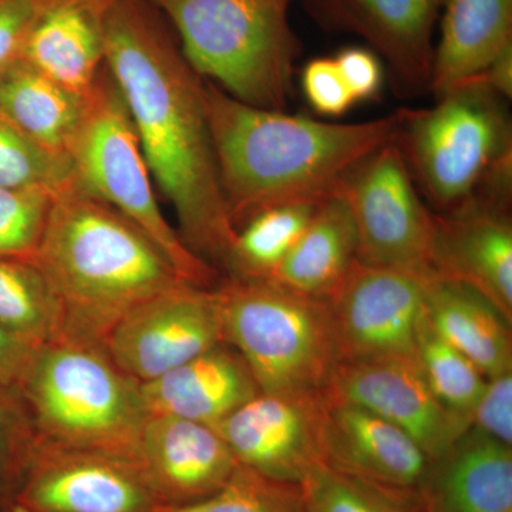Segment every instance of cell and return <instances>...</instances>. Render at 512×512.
Segmentation results:
<instances>
[{
  "mask_svg": "<svg viewBox=\"0 0 512 512\" xmlns=\"http://www.w3.org/2000/svg\"><path fill=\"white\" fill-rule=\"evenodd\" d=\"M357 248L352 212L335 190L320 201L305 231L269 279L326 301L355 265Z\"/></svg>",
  "mask_w": 512,
  "mask_h": 512,
  "instance_id": "obj_24",
  "label": "cell"
},
{
  "mask_svg": "<svg viewBox=\"0 0 512 512\" xmlns=\"http://www.w3.org/2000/svg\"><path fill=\"white\" fill-rule=\"evenodd\" d=\"M440 8L430 82L436 97L476 79L512 45V0H440Z\"/></svg>",
  "mask_w": 512,
  "mask_h": 512,
  "instance_id": "obj_22",
  "label": "cell"
},
{
  "mask_svg": "<svg viewBox=\"0 0 512 512\" xmlns=\"http://www.w3.org/2000/svg\"><path fill=\"white\" fill-rule=\"evenodd\" d=\"M134 458L165 507L211 497L239 467L214 427L174 416H148Z\"/></svg>",
  "mask_w": 512,
  "mask_h": 512,
  "instance_id": "obj_16",
  "label": "cell"
},
{
  "mask_svg": "<svg viewBox=\"0 0 512 512\" xmlns=\"http://www.w3.org/2000/svg\"><path fill=\"white\" fill-rule=\"evenodd\" d=\"M335 62L356 103L379 96L383 84V67L373 50L346 47L335 57Z\"/></svg>",
  "mask_w": 512,
  "mask_h": 512,
  "instance_id": "obj_37",
  "label": "cell"
},
{
  "mask_svg": "<svg viewBox=\"0 0 512 512\" xmlns=\"http://www.w3.org/2000/svg\"><path fill=\"white\" fill-rule=\"evenodd\" d=\"M35 427L19 390L0 386V510L15 501L35 448Z\"/></svg>",
  "mask_w": 512,
  "mask_h": 512,
  "instance_id": "obj_33",
  "label": "cell"
},
{
  "mask_svg": "<svg viewBox=\"0 0 512 512\" xmlns=\"http://www.w3.org/2000/svg\"><path fill=\"white\" fill-rule=\"evenodd\" d=\"M140 387L148 416L181 417L208 426L261 393L245 360L225 342Z\"/></svg>",
  "mask_w": 512,
  "mask_h": 512,
  "instance_id": "obj_19",
  "label": "cell"
},
{
  "mask_svg": "<svg viewBox=\"0 0 512 512\" xmlns=\"http://www.w3.org/2000/svg\"><path fill=\"white\" fill-rule=\"evenodd\" d=\"M70 158L80 187L140 228L185 281L208 289L220 284V271L190 251L160 210L136 128L106 64L83 94Z\"/></svg>",
  "mask_w": 512,
  "mask_h": 512,
  "instance_id": "obj_7",
  "label": "cell"
},
{
  "mask_svg": "<svg viewBox=\"0 0 512 512\" xmlns=\"http://www.w3.org/2000/svg\"><path fill=\"white\" fill-rule=\"evenodd\" d=\"M2 512H26L25 510H22V508H19L18 505H10V507L6 508V510H3Z\"/></svg>",
  "mask_w": 512,
  "mask_h": 512,
  "instance_id": "obj_40",
  "label": "cell"
},
{
  "mask_svg": "<svg viewBox=\"0 0 512 512\" xmlns=\"http://www.w3.org/2000/svg\"><path fill=\"white\" fill-rule=\"evenodd\" d=\"M423 512H424V507H423Z\"/></svg>",
  "mask_w": 512,
  "mask_h": 512,
  "instance_id": "obj_41",
  "label": "cell"
},
{
  "mask_svg": "<svg viewBox=\"0 0 512 512\" xmlns=\"http://www.w3.org/2000/svg\"><path fill=\"white\" fill-rule=\"evenodd\" d=\"M33 262L62 303L63 338L101 348L128 311L190 284L140 228L77 181L55 195Z\"/></svg>",
  "mask_w": 512,
  "mask_h": 512,
  "instance_id": "obj_3",
  "label": "cell"
},
{
  "mask_svg": "<svg viewBox=\"0 0 512 512\" xmlns=\"http://www.w3.org/2000/svg\"><path fill=\"white\" fill-rule=\"evenodd\" d=\"M208 123L229 218L241 228L259 212L320 201L363 158L396 143L412 109L372 121L325 123L259 109L205 80Z\"/></svg>",
  "mask_w": 512,
  "mask_h": 512,
  "instance_id": "obj_2",
  "label": "cell"
},
{
  "mask_svg": "<svg viewBox=\"0 0 512 512\" xmlns=\"http://www.w3.org/2000/svg\"><path fill=\"white\" fill-rule=\"evenodd\" d=\"M336 191L355 221L359 261L431 272L434 212L421 201L397 141L363 158Z\"/></svg>",
  "mask_w": 512,
  "mask_h": 512,
  "instance_id": "obj_9",
  "label": "cell"
},
{
  "mask_svg": "<svg viewBox=\"0 0 512 512\" xmlns=\"http://www.w3.org/2000/svg\"><path fill=\"white\" fill-rule=\"evenodd\" d=\"M299 490L303 512H423L419 491L367 483L323 463L306 474Z\"/></svg>",
  "mask_w": 512,
  "mask_h": 512,
  "instance_id": "obj_28",
  "label": "cell"
},
{
  "mask_svg": "<svg viewBox=\"0 0 512 512\" xmlns=\"http://www.w3.org/2000/svg\"><path fill=\"white\" fill-rule=\"evenodd\" d=\"M424 315L485 379L512 372L511 323L481 293L460 282L434 278Z\"/></svg>",
  "mask_w": 512,
  "mask_h": 512,
  "instance_id": "obj_23",
  "label": "cell"
},
{
  "mask_svg": "<svg viewBox=\"0 0 512 512\" xmlns=\"http://www.w3.org/2000/svg\"><path fill=\"white\" fill-rule=\"evenodd\" d=\"M53 0H0V76L22 59L37 20Z\"/></svg>",
  "mask_w": 512,
  "mask_h": 512,
  "instance_id": "obj_35",
  "label": "cell"
},
{
  "mask_svg": "<svg viewBox=\"0 0 512 512\" xmlns=\"http://www.w3.org/2000/svg\"><path fill=\"white\" fill-rule=\"evenodd\" d=\"M160 512H303L299 485L281 483L241 466L218 493Z\"/></svg>",
  "mask_w": 512,
  "mask_h": 512,
  "instance_id": "obj_31",
  "label": "cell"
},
{
  "mask_svg": "<svg viewBox=\"0 0 512 512\" xmlns=\"http://www.w3.org/2000/svg\"><path fill=\"white\" fill-rule=\"evenodd\" d=\"M177 30L181 52L202 79L242 103L284 111L301 43L292 0H147Z\"/></svg>",
  "mask_w": 512,
  "mask_h": 512,
  "instance_id": "obj_5",
  "label": "cell"
},
{
  "mask_svg": "<svg viewBox=\"0 0 512 512\" xmlns=\"http://www.w3.org/2000/svg\"><path fill=\"white\" fill-rule=\"evenodd\" d=\"M323 394L259 393L215 430L241 466L299 485L322 463Z\"/></svg>",
  "mask_w": 512,
  "mask_h": 512,
  "instance_id": "obj_14",
  "label": "cell"
},
{
  "mask_svg": "<svg viewBox=\"0 0 512 512\" xmlns=\"http://www.w3.org/2000/svg\"><path fill=\"white\" fill-rule=\"evenodd\" d=\"M114 0H53L37 20L22 59L77 94L104 67L106 22Z\"/></svg>",
  "mask_w": 512,
  "mask_h": 512,
  "instance_id": "obj_21",
  "label": "cell"
},
{
  "mask_svg": "<svg viewBox=\"0 0 512 512\" xmlns=\"http://www.w3.org/2000/svg\"><path fill=\"white\" fill-rule=\"evenodd\" d=\"M215 289L224 342L245 360L262 393L325 392L340 363L325 299L271 279L222 276Z\"/></svg>",
  "mask_w": 512,
  "mask_h": 512,
  "instance_id": "obj_6",
  "label": "cell"
},
{
  "mask_svg": "<svg viewBox=\"0 0 512 512\" xmlns=\"http://www.w3.org/2000/svg\"><path fill=\"white\" fill-rule=\"evenodd\" d=\"M476 79L490 87L504 100H510L512 97V45L505 47L503 52L495 57Z\"/></svg>",
  "mask_w": 512,
  "mask_h": 512,
  "instance_id": "obj_39",
  "label": "cell"
},
{
  "mask_svg": "<svg viewBox=\"0 0 512 512\" xmlns=\"http://www.w3.org/2000/svg\"><path fill=\"white\" fill-rule=\"evenodd\" d=\"M503 101L473 79L437 97L431 109L410 111L397 144L414 181L440 212L470 200L491 170L512 157Z\"/></svg>",
  "mask_w": 512,
  "mask_h": 512,
  "instance_id": "obj_8",
  "label": "cell"
},
{
  "mask_svg": "<svg viewBox=\"0 0 512 512\" xmlns=\"http://www.w3.org/2000/svg\"><path fill=\"white\" fill-rule=\"evenodd\" d=\"M36 348L0 326V386L18 389Z\"/></svg>",
  "mask_w": 512,
  "mask_h": 512,
  "instance_id": "obj_38",
  "label": "cell"
},
{
  "mask_svg": "<svg viewBox=\"0 0 512 512\" xmlns=\"http://www.w3.org/2000/svg\"><path fill=\"white\" fill-rule=\"evenodd\" d=\"M510 200L477 191L454 210L434 214L430 268L436 278L481 293L512 323Z\"/></svg>",
  "mask_w": 512,
  "mask_h": 512,
  "instance_id": "obj_15",
  "label": "cell"
},
{
  "mask_svg": "<svg viewBox=\"0 0 512 512\" xmlns=\"http://www.w3.org/2000/svg\"><path fill=\"white\" fill-rule=\"evenodd\" d=\"M323 402L325 466L367 483L396 490H420L431 460L409 434L352 404L325 396Z\"/></svg>",
  "mask_w": 512,
  "mask_h": 512,
  "instance_id": "obj_18",
  "label": "cell"
},
{
  "mask_svg": "<svg viewBox=\"0 0 512 512\" xmlns=\"http://www.w3.org/2000/svg\"><path fill=\"white\" fill-rule=\"evenodd\" d=\"M76 181L72 158L46 150L0 111V187L56 195Z\"/></svg>",
  "mask_w": 512,
  "mask_h": 512,
  "instance_id": "obj_30",
  "label": "cell"
},
{
  "mask_svg": "<svg viewBox=\"0 0 512 512\" xmlns=\"http://www.w3.org/2000/svg\"><path fill=\"white\" fill-rule=\"evenodd\" d=\"M18 390L37 440L136 457L148 419L140 382L101 346L69 338L37 346Z\"/></svg>",
  "mask_w": 512,
  "mask_h": 512,
  "instance_id": "obj_4",
  "label": "cell"
},
{
  "mask_svg": "<svg viewBox=\"0 0 512 512\" xmlns=\"http://www.w3.org/2000/svg\"><path fill=\"white\" fill-rule=\"evenodd\" d=\"M104 64L126 101L151 177L177 214L178 234L221 274L237 229L218 177L205 80L147 0L111 3Z\"/></svg>",
  "mask_w": 512,
  "mask_h": 512,
  "instance_id": "obj_1",
  "label": "cell"
},
{
  "mask_svg": "<svg viewBox=\"0 0 512 512\" xmlns=\"http://www.w3.org/2000/svg\"><path fill=\"white\" fill-rule=\"evenodd\" d=\"M431 272L357 261L326 302L340 362L416 356Z\"/></svg>",
  "mask_w": 512,
  "mask_h": 512,
  "instance_id": "obj_10",
  "label": "cell"
},
{
  "mask_svg": "<svg viewBox=\"0 0 512 512\" xmlns=\"http://www.w3.org/2000/svg\"><path fill=\"white\" fill-rule=\"evenodd\" d=\"M320 201L278 205L245 222L229 249L225 278H271L305 231Z\"/></svg>",
  "mask_w": 512,
  "mask_h": 512,
  "instance_id": "obj_26",
  "label": "cell"
},
{
  "mask_svg": "<svg viewBox=\"0 0 512 512\" xmlns=\"http://www.w3.org/2000/svg\"><path fill=\"white\" fill-rule=\"evenodd\" d=\"M416 359L440 403L463 417L470 427V414L487 379L463 353L441 338L424 313L417 328Z\"/></svg>",
  "mask_w": 512,
  "mask_h": 512,
  "instance_id": "obj_29",
  "label": "cell"
},
{
  "mask_svg": "<svg viewBox=\"0 0 512 512\" xmlns=\"http://www.w3.org/2000/svg\"><path fill=\"white\" fill-rule=\"evenodd\" d=\"M222 342L217 289L181 284L128 311L103 349L126 375L146 383Z\"/></svg>",
  "mask_w": 512,
  "mask_h": 512,
  "instance_id": "obj_11",
  "label": "cell"
},
{
  "mask_svg": "<svg viewBox=\"0 0 512 512\" xmlns=\"http://www.w3.org/2000/svg\"><path fill=\"white\" fill-rule=\"evenodd\" d=\"M323 396L382 417L404 433L431 461L447 453L470 427L430 389L416 356L343 360Z\"/></svg>",
  "mask_w": 512,
  "mask_h": 512,
  "instance_id": "obj_13",
  "label": "cell"
},
{
  "mask_svg": "<svg viewBox=\"0 0 512 512\" xmlns=\"http://www.w3.org/2000/svg\"><path fill=\"white\" fill-rule=\"evenodd\" d=\"M0 111L37 144L70 157L83 114V94L20 59L0 76Z\"/></svg>",
  "mask_w": 512,
  "mask_h": 512,
  "instance_id": "obj_25",
  "label": "cell"
},
{
  "mask_svg": "<svg viewBox=\"0 0 512 512\" xmlns=\"http://www.w3.org/2000/svg\"><path fill=\"white\" fill-rule=\"evenodd\" d=\"M0 326L35 346L63 338L62 303L35 262L0 258Z\"/></svg>",
  "mask_w": 512,
  "mask_h": 512,
  "instance_id": "obj_27",
  "label": "cell"
},
{
  "mask_svg": "<svg viewBox=\"0 0 512 512\" xmlns=\"http://www.w3.org/2000/svg\"><path fill=\"white\" fill-rule=\"evenodd\" d=\"M13 504L26 512H160L165 508L134 458L42 440H36Z\"/></svg>",
  "mask_w": 512,
  "mask_h": 512,
  "instance_id": "obj_12",
  "label": "cell"
},
{
  "mask_svg": "<svg viewBox=\"0 0 512 512\" xmlns=\"http://www.w3.org/2000/svg\"><path fill=\"white\" fill-rule=\"evenodd\" d=\"M55 194L0 187V258L33 261Z\"/></svg>",
  "mask_w": 512,
  "mask_h": 512,
  "instance_id": "obj_32",
  "label": "cell"
},
{
  "mask_svg": "<svg viewBox=\"0 0 512 512\" xmlns=\"http://www.w3.org/2000/svg\"><path fill=\"white\" fill-rule=\"evenodd\" d=\"M419 493L424 512H512V446L468 429L431 461Z\"/></svg>",
  "mask_w": 512,
  "mask_h": 512,
  "instance_id": "obj_20",
  "label": "cell"
},
{
  "mask_svg": "<svg viewBox=\"0 0 512 512\" xmlns=\"http://www.w3.org/2000/svg\"><path fill=\"white\" fill-rule=\"evenodd\" d=\"M302 87L313 110L325 116H342L356 103L335 59L319 57L306 64Z\"/></svg>",
  "mask_w": 512,
  "mask_h": 512,
  "instance_id": "obj_34",
  "label": "cell"
},
{
  "mask_svg": "<svg viewBox=\"0 0 512 512\" xmlns=\"http://www.w3.org/2000/svg\"><path fill=\"white\" fill-rule=\"evenodd\" d=\"M470 429L512 446V372L487 379L470 414Z\"/></svg>",
  "mask_w": 512,
  "mask_h": 512,
  "instance_id": "obj_36",
  "label": "cell"
},
{
  "mask_svg": "<svg viewBox=\"0 0 512 512\" xmlns=\"http://www.w3.org/2000/svg\"><path fill=\"white\" fill-rule=\"evenodd\" d=\"M320 26L365 39L409 89L429 86L440 0H305Z\"/></svg>",
  "mask_w": 512,
  "mask_h": 512,
  "instance_id": "obj_17",
  "label": "cell"
}]
</instances>
